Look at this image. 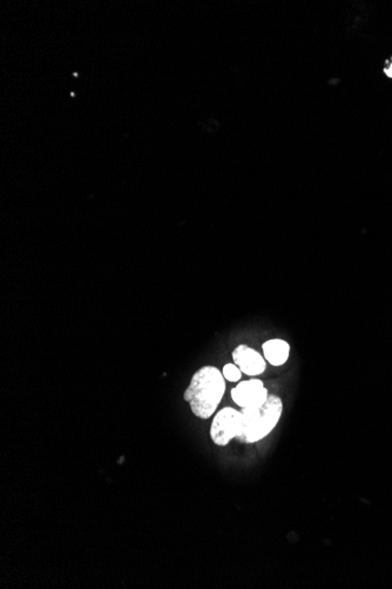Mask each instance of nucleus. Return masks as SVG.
<instances>
[{"label": "nucleus", "mask_w": 392, "mask_h": 589, "mask_svg": "<svg viewBox=\"0 0 392 589\" xmlns=\"http://www.w3.org/2000/svg\"><path fill=\"white\" fill-rule=\"evenodd\" d=\"M225 390V377L222 372L216 367L205 366L193 375L185 392V400L198 418L208 419L215 413Z\"/></svg>", "instance_id": "nucleus-1"}, {"label": "nucleus", "mask_w": 392, "mask_h": 589, "mask_svg": "<svg viewBox=\"0 0 392 589\" xmlns=\"http://www.w3.org/2000/svg\"><path fill=\"white\" fill-rule=\"evenodd\" d=\"M283 410L282 400L270 395L259 406L245 407L241 410V429L236 439L245 444H254L272 433L280 422Z\"/></svg>", "instance_id": "nucleus-2"}, {"label": "nucleus", "mask_w": 392, "mask_h": 589, "mask_svg": "<svg viewBox=\"0 0 392 589\" xmlns=\"http://www.w3.org/2000/svg\"><path fill=\"white\" fill-rule=\"evenodd\" d=\"M241 429V410L232 407L222 408L214 417L210 427V437L218 446L228 445L232 439H236Z\"/></svg>", "instance_id": "nucleus-3"}, {"label": "nucleus", "mask_w": 392, "mask_h": 589, "mask_svg": "<svg viewBox=\"0 0 392 589\" xmlns=\"http://www.w3.org/2000/svg\"><path fill=\"white\" fill-rule=\"evenodd\" d=\"M268 397V390L259 379L242 381L232 390L234 402L241 408L262 405Z\"/></svg>", "instance_id": "nucleus-4"}, {"label": "nucleus", "mask_w": 392, "mask_h": 589, "mask_svg": "<svg viewBox=\"0 0 392 589\" xmlns=\"http://www.w3.org/2000/svg\"><path fill=\"white\" fill-rule=\"evenodd\" d=\"M233 360L242 373L250 377L262 374L265 371L263 356L247 345H240L234 350Z\"/></svg>", "instance_id": "nucleus-5"}, {"label": "nucleus", "mask_w": 392, "mask_h": 589, "mask_svg": "<svg viewBox=\"0 0 392 589\" xmlns=\"http://www.w3.org/2000/svg\"><path fill=\"white\" fill-rule=\"evenodd\" d=\"M264 358L272 366H282L287 363L290 354V346L287 341L281 339H272L262 345Z\"/></svg>", "instance_id": "nucleus-6"}, {"label": "nucleus", "mask_w": 392, "mask_h": 589, "mask_svg": "<svg viewBox=\"0 0 392 589\" xmlns=\"http://www.w3.org/2000/svg\"><path fill=\"white\" fill-rule=\"evenodd\" d=\"M222 374L225 377V380L232 381V383H236L241 379L242 372L235 363H227L222 370Z\"/></svg>", "instance_id": "nucleus-7"}, {"label": "nucleus", "mask_w": 392, "mask_h": 589, "mask_svg": "<svg viewBox=\"0 0 392 589\" xmlns=\"http://www.w3.org/2000/svg\"><path fill=\"white\" fill-rule=\"evenodd\" d=\"M384 73L386 77H389V78H392V60L388 64V65H386V67H385Z\"/></svg>", "instance_id": "nucleus-8"}]
</instances>
